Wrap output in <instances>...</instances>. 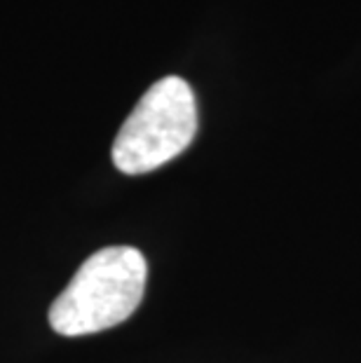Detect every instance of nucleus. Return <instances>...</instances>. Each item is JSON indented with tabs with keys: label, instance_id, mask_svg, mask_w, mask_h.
I'll return each instance as SVG.
<instances>
[{
	"label": "nucleus",
	"instance_id": "1",
	"mask_svg": "<svg viewBox=\"0 0 361 363\" xmlns=\"http://www.w3.org/2000/svg\"><path fill=\"white\" fill-rule=\"evenodd\" d=\"M148 262L132 246H109L82 262L50 307V326L78 337L120 326L141 305Z\"/></svg>",
	"mask_w": 361,
	"mask_h": 363
},
{
	"label": "nucleus",
	"instance_id": "2",
	"mask_svg": "<svg viewBox=\"0 0 361 363\" xmlns=\"http://www.w3.org/2000/svg\"><path fill=\"white\" fill-rule=\"evenodd\" d=\"M197 134V104L190 84L157 80L129 113L113 143V164L127 176L155 172L179 157Z\"/></svg>",
	"mask_w": 361,
	"mask_h": 363
}]
</instances>
